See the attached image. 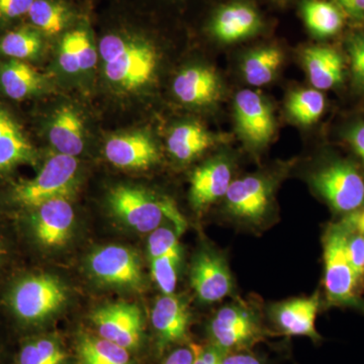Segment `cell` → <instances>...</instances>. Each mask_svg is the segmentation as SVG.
Listing matches in <instances>:
<instances>
[{
  "label": "cell",
  "instance_id": "cell-1",
  "mask_svg": "<svg viewBox=\"0 0 364 364\" xmlns=\"http://www.w3.org/2000/svg\"><path fill=\"white\" fill-rule=\"evenodd\" d=\"M98 55L107 82L123 92L143 90L156 75V48L136 33H107L100 40Z\"/></svg>",
  "mask_w": 364,
  "mask_h": 364
},
{
  "label": "cell",
  "instance_id": "cell-2",
  "mask_svg": "<svg viewBox=\"0 0 364 364\" xmlns=\"http://www.w3.org/2000/svg\"><path fill=\"white\" fill-rule=\"evenodd\" d=\"M107 205L114 217L139 233H151L164 220H168L179 235L186 229V219L171 198L141 186L121 184L112 188Z\"/></svg>",
  "mask_w": 364,
  "mask_h": 364
},
{
  "label": "cell",
  "instance_id": "cell-3",
  "mask_svg": "<svg viewBox=\"0 0 364 364\" xmlns=\"http://www.w3.org/2000/svg\"><path fill=\"white\" fill-rule=\"evenodd\" d=\"M76 157L57 154L45 162L39 173L14 186L11 196L21 207L36 208L56 198H70L77 184Z\"/></svg>",
  "mask_w": 364,
  "mask_h": 364
},
{
  "label": "cell",
  "instance_id": "cell-4",
  "mask_svg": "<svg viewBox=\"0 0 364 364\" xmlns=\"http://www.w3.org/2000/svg\"><path fill=\"white\" fill-rule=\"evenodd\" d=\"M63 284L49 274L23 277L14 286L9 304L16 317L26 323H38L51 317L65 303Z\"/></svg>",
  "mask_w": 364,
  "mask_h": 364
},
{
  "label": "cell",
  "instance_id": "cell-5",
  "mask_svg": "<svg viewBox=\"0 0 364 364\" xmlns=\"http://www.w3.org/2000/svg\"><path fill=\"white\" fill-rule=\"evenodd\" d=\"M345 223L330 228L324 244L325 289L328 301L337 305L356 303V286L358 279L352 269L346 247Z\"/></svg>",
  "mask_w": 364,
  "mask_h": 364
},
{
  "label": "cell",
  "instance_id": "cell-6",
  "mask_svg": "<svg viewBox=\"0 0 364 364\" xmlns=\"http://www.w3.org/2000/svg\"><path fill=\"white\" fill-rule=\"evenodd\" d=\"M210 343L227 353L253 346L263 337L257 316L243 306L229 305L218 311L208 325Z\"/></svg>",
  "mask_w": 364,
  "mask_h": 364
},
{
  "label": "cell",
  "instance_id": "cell-7",
  "mask_svg": "<svg viewBox=\"0 0 364 364\" xmlns=\"http://www.w3.org/2000/svg\"><path fill=\"white\" fill-rule=\"evenodd\" d=\"M88 267L93 277L107 286L139 291L144 286L140 258L130 248L109 245L91 253Z\"/></svg>",
  "mask_w": 364,
  "mask_h": 364
},
{
  "label": "cell",
  "instance_id": "cell-8",
  "mask_svg": "<svg viewBox=\"0 0 364 364\" xmlns=\"http://www.w3.org/2000/svg\"><path fill=\"white\" fill-rule=\"evenodd\" d=\"M316 191L338 212H352L364 202V181L350 163L328 165L312 176Z\"/></svg>",
  "mask_w": 364,
  "mask_h": 364
},
{
  "label": "cell",
  "instance_id": "cell-9",
  "mask_svg": "<svg viewBox=\"0 0 364 364\" xmlns=\"http://www.w3.org/2000/svg\"><path fill=\"white\" fill-rule=\"evenodd\" d=\"M90 320L100 337L127 350H136L142 343V311L135 304L121 301L100 306L91 313Z\"/></svg>",
  "mask_w": 364,
  "mask_h": 364
},
{
  "label": "cell",
  "instance_id": "cell-10",
  "mask_svg": "<svg viewBox=\"0 0 364 364\" xmlns=\"http://www.w3.org/2000/svg\"><path fill=\"white\" fill-rule=\"evenodd\" d=\"M235 121L241 138L252 147L267 145L275 132L272 107L262 95L253 90L237 93L234 102Z\"/></svg>",
  "mask_w": 364,
  "mask_h": 364
},
{
  "label": "cell",
  "instance_id": "cell-11",
  "mask_svg": "<svg viewBox=\"0 0 364 364\" xmlns=\"http://www.w3.org/2000/svg\"><path fill=\"white\" fill-rule=\"evenodd\" d=\"M191 284L202 303L214 304L233 291V279L226 261L219 254L203 250L193 259Z\"/></svg>",
  "mask_w": 364,
  "mask_h": 364
},
{
  "label": "cell",
  "instance_id": "cell-12",
  "mask_svg": "<svg viewBox=\"0 0 364 364\" xmlns=\"http://www.w3.org/2000/svg\"><path fill=\"white\" fill-rule=\"evenodd\" d=\"M33 210V231L41 245L48 248L65 245L75 223L70 198H53Z\"/></svg>",
  "mask_w": 364,
  "mask_h": 364
},
{
  "label": "cell",
  "instance_id": "cell-13",
  "mask_svg": "<svg viewBox=\"0 0 364 364\" xmlns=\"http://www.w3.org/2000/svg\"><path fill=\"white\" fill-rule=\"evenodd\" d=\"M151 322L156 335L159 353L188 338L191 313L186 301L176 294H162L155 301Z\"/></svg>",
  "mask_w": 364,
  "mask_h": 364
},
{
  "label": "cell",
  "instance_id": "cell-14",
  "mask_svg": "<svg viewBox=\"0 0 364 364\" xmlns=\"http://www.w3.org/2000/svg\"><path fill=\"white\" fill-rule=\"evenodd\" d=\"M105 155L114 166L122 169H146L159 161V151L151 136L131 132L111 136Z\"/></svg>",
  "mask_w": 364,
  "mask_h": 364
},
{
  "label": "cell",
  "instance_id": "cell-15",
  "mask_svg": "<svg viewBox=\"0 0 364 364\" xmlns=\"http://www.w3.org/2000/svg\"><path fill=\"white\" fill-rule=\"evenodd\" d=\"M225 196L231 214L247 221L257 222L267 214L272 188L262 177L251 176L232 181Z\"/></svg>",
  "mask_w": 364,
  "mask_h": 364
},
{
  "label": "cell",
  "instance_id": "cell-16",
  "mask_svg": "<svg viewBox=\"0 0 364 364\" xmlns=\"http://www.w3.org/2000/svg\"><path fill=\"white\" fill-rule=\"evenodd\" d=\"M231 177V165L226 158H214L196 168L191 176L189 191V200L193 208L205 210L226 196Z\"/></svg>",
  "mask_w": 364,
  "mask_h": 364
},
{
  "label": "cell",
  "instance_id": "cell-17",
  "mask_svg": "<svg viewBox=\"0 0 364 364\" xmlns=\"http://www.w3.org/2000/svg\"><path fill=\"white\" fill-rule=\"evenodd\" d=\"M173 92L182 104L207 107L221 98L222 83L214 69L191 66L181 71L174 79Z\"/></svg>",
  "mask_w": 364,
  "mask_h": 364
},
{
  "label": "cell",
  "instance_id": "cell-18",
  "mask_svg": "<svg viewBox=\"0 0 364 364\" xmlns=\"http://www.w3.org/2000/svg\"><path fill=\"white\" fill-rule=\"evenodd\" d=\"M318 305V293L310 298L284 301L273 308V322L279 331L287 336L308 337L314 342L320 341V334L316 329Z\"/></svg>",
  "mask_w": 364,
  "mask_h": 364
},
{
  "label": "cell",
  "instance_id": "cell-19",
  "mask_svg": "<svg viewBox=\"0 0 364 364\" xmlns=\"http://www.w3.org/2000/svg\"><path fill=\"white\" fill-rule=\"evenodd\" d=\"M262 21L253 6L233 2L221 7L210 23V32L220 42L235 43L247 39L260 30Z\"/></svg>",
  "mask_w": 364,
  "mask_h": 364
},
{
  "label": "cell",
  "instance_id": "cell-20",
  "mask_svg": "<svg viewBox=\"0 0 364 364\" xmlns=\"http://www.w3.org/2000/svg\"><path fill=\"white\" fill-rule=\"evenodd\" d=\"M48 135L60 154L76 157L85 149V122L73 105H63L54 112Z\"/></svg>",
  "mask_w": 364,
  "mask_h": 364
},
{
  "label": "cell",
  "instance_id": "cell-21",
  "mask_svg": "<svg viewBox=\"0 0 364 364\" xmlns=\"http://www.w3.org/2000/svg\"><path fill=\"white\" fill-rule=\"evenodd\" d=\"M36 152L23 128L6 107L0 105V172L21 164H32Z\"/></svg>",
  "mask_w": 364,
  "mask_h": 364
},
{
  "label": "cell",
  "instance_id": "cell-22",
  "mask_svg": "<svg viewBox=\"0 0 364 364\" xmlns=\"http://www.w3.org/2000/svg\"><path fill=\"white\" fill-rule=\"evenodd\" d=\"M303 63L309 79L317 90H330L343 81L344 62L336 50L313 46L303 53Z\"/></svg>",
  "mask_w": 364,
  "mask_h": 364
},
{
  "label": "cell",
  "instance_id": "cell-23",
  "mask_svg": "<svg viewBox=\"0 0 364 364\" xmlns=\"http://www.w3.org/2000/svg\"><path fill=\"white\" fill-rule=\"evenodd\" d=\"M97 56L92 38L85 28L69 31L60 41L59 65L67 74L90 71L97 64Z\"/></svg>",
  "mask_w": 364,
  "mask_h": 364
},
{
  "label": "cell",
  "instance_id": "cell-24",
  "mask_svg": "<svg viewBox=\"0 0 364 364\" xmlns=\"http://www.w3.org/2000/svg\"><path fill=\"white\" fill-rule=\"evenodd\" d=\"M46 79L37 69L21 60L0 63V87L14 100H23L44 90Z\"/></svg>",
  "mask_w": 364,
  "mask_h": 364
},
{
  "label": "cell",
  "instance_id": "cell-25",
  "mask_svg": "<svg viewBox=\"0 0 364 364\" xmlns=\"http://www.w3.org/2000/svg\"><path fill=\"white\" fill-rule=\"evenodd\" d=\"M215 143L213 134L196 122L177 124L167 138L170 154L181 162H189Z\"/></svg>",
  "mask_w": 364,
  "mask_h": 364
},
{
  "label": "cell",
  "instance_id": "cell-26",
  "mask_svg": "<svg viewBox=\"0 0 364 364\" xmlns=\"http://www.w3.org/2000/svg\"><path fill=\"white\" fill-rule=\"evenodd\" d=\"M28 20L45 37L64 32L74 20V13L63 0H33L28 13Z\"/></svg>",
  "mask_w": 364,
  "mask_h": 364
},
{
  "label": "cell",
  "instance_id": "cell-27",
  "mask_svg": "<svg viewBox=\"0 0 364 364\" xmlns=\"http://www.w3.org/2000/svg\"><path fill=\"white\" fill-rule=\"evenodd\" d=\"M77 353L81 364H135L127 349L86 333L78 337Z\"/></svg>",
  "mask_w": 364,
  "mask_h": 364
},
{
  "label": "cell",
  "instance_id": "cell-28",
  "mask_svg": "<svg viewBox=\"0 0 364 364\" xmlns=\"http://www.w3.org/2000/svg\"><path fill=\"white\" fill-rule=\"evenodd\" d=\"M284 61L277 47H262L249 53L242 64L244 78L249 85L262 86L272 82Z\"/></svg>",
  "mask_w": 364,
  "mask_h": 364
},
{
  "label": "cell",
  "instance_id": "cell-29",
  "mask_svg": "<svg viewBox=\"0 0 364 364\" xmlns=\"http://www.w3.org/2000/svg\"><path fill=\"white\" fill-rule=\"evenodd\" d=\"M44 37L33 26L14 28L0 38V54L21 61L36 58L44 48Z\"/></svg>",
  "mask_w": 364,
  "mask_h": 364
},
{
  "label": "cell",
  "instance_id": "cell-30",
  "mask_svg": "<svg viewBox=\"0 0 364 364\" xmlns=\"http://www.w3.org/2000/svg\"><path fill=\"white\" fill-rule=\"evenodd\" d=\"M301 14L309 30L317 37H331L343 26V16L338 7L323 0H305Z\"/></svg>",
  "mask_w": 364,
  "mask_h": 364
},
{
  "label": "cell",
  "instance_id": "cell-31",
  "mask_svg": "<svg viewBox=\"0 0 364 364\" xmlns=\"http://www.w3.org/2000/svg\"><path fill=\"white\" fill-rule=\"evenodd\" d=\"M325 97L317 90L294 91L287 102V109L294 121L301 124L316 123L325 111Z\"/></svg>",
  "mask_w": 364,
  "mask_h": 364
},
{
  "label": "cell",
  "instance_id": "cell-32",
  "mask_svg": "<svg viewBox=\"0 0 364 364\" xmlns=\"http://www.w3.org/2000/svg\"><path fill=\"white\" fill-rule=\"evenodd\" d=\"M66 353L58 340L41 337L23 345L18 364H65Z\"/></svg>",
  "mask_w": 364,
  "mask_h": 364
},
{
  "label": "cell",
  "instance_id": "cell-33",
  "mask_svg": "<svg viewBox=\"0 0 364 364\" xmlns=\"http://www.w3.org/2000/svg\"><path fill=\"white\" fill-rule=\"evenodd\" d=\"M181 262V246L150 261L151 274L163 294H173Z\"/></svg>",
  "mask_w": 364,
  "mask_h": 364
},
{
  "label": "cell",
  "instance_id": "cell-34",
  "mask_svg": "<svg viewBox=\"0 0 364 364\" xmlns=\"http://www.w3.org/2000/svg\"><path fill=\"white\" fill-rule=\"evenodd\" d=\"M344 223L346 227L345 247L347 257L356 277L359 279L364 274V234L356 226L352 217Z\"/></svg>",
  "mask_w": 364,
  "mask_h": 364
},
{
  "label": "cell",
  "instance_id": "cell-35",
  "mask_svg": "<svg viewBox=\"0 0 364 364\" xmlns=\"http://www.w3.org/2000/svg\"><path fill=\"white\" fill-rule=\"evenodd\" d=\"M178 232L171 228L159 227L151 232L148 239V256L152 261L181 246Z\"/></svg>",
  "mask_w": 364,
  "mask_h": 364
},
{
  "label": "cell",
  "instance_id": "cell-36",
  "mask_svg": "<svg viewBox=\"0 0 364 364\" xmlns=\"http://www.w3.org/2000/svg\"><path fill=\"white\" fill-rule=\"evenodd\" d=\"M348 52L354 82L364 90V33L354 35L349 39Z\"/></svg>",
  "mask_w": 364,
  "mask_h": 364
},
{
  "label": "cell",
  "instance_id": "cell-37",
  "mask_svg": "<svg viewBox=\"0 0 364 364\" xmlns=\"http://www.w3.org/2000/svg\"><path fill=\"white\" fill-rule=\"evenodd\" d=\"M33 0H0V23L18 20L28 16Z\"/></svg>",
  "mask_w": 364,
  "mask_h": 364
},
{
  "label": "cell",
  "instance_id": "cell-38",
  "mask_svg": "<svg viewBox=\"0 0 364 364\" xmlns=\"http://www.w3.org/2000/svg\"><path fill=\"white\" fill-rule=\"evenodd\" d=\"M196 356L193 364H223L227 352L222 350L214 344H208L207 346L193 344Z\"/></svg>",
  "mask_w": 364,
  "mask_h": 364
},
{
  "label": "cell",
  "instance_id": "cell-39",
  "mask_svg": "<svg viewBox=\"0 0 364 364\" xmlns=\"http://www.w3.org/2000/svg\"><path fill=\"white\" fill-rule=\"evenodd\" d=\"M196 351L193 344L188 347H179L165 358L162 364H193Z\"/></svg>",
  "mask_w": 364,
  "mask_h": 364
},
{
  "label": "cell",
  "instance_id": "cell-40",
  "mask_svg": "<svg viewBox=\"0 0 364 364\" xmlns=\"http://www.w3.org/2000/svg\"><path fill=\"white\" fill-rule=\"evenodd\" d=\"M348 140L364 163V123L352 127Z\"/></svg>",
  "mask_w": 364,
  "mask_h": 364
},
{
  "label": "cell",
  "instance_id": "cell-41",
  "mask_svg": "<svg viewBox=\"0 0 364 364\" xmlns=\"http://www.w3.org/2000/svg\"><path fill=\"white\" fill-rule=\"evenodd\" d=\"M223 364H263L257 356L247 352H232L225 356Z\"/></svg>",
  "mask_w": 364,
  "mask_h": 364
},
{
  "label": "cell",
  "instance_id": "cell-42",
  "mask_svg": "<svg viewBox=\"0 0 364 364\" xmlns=\"http://www.w3.org/2000/svg\"><path fill=\"white\" fill-rule=\"evenodd\" d=\"M337 4L354 18L364 16V0H336Z\"/></svg>",
  "mask_w": 364,
  "mask_h": 364
},
{
  "label": "cell",
  "instance_id": "cell-43",
  "mask_svg": "<svg viewBox=\"0 0 364 364\" xmlns=\"http://www.w3.org/2000/svg\"><path fill=\"white\" fill-rule=\"evenodd\" d=\"M351 217L352 219H353L354 223H355L356 226H358V229L364 234V213H361V214L358 215H351Z\"/></svg>",
  "mask_w": 364,
  "mask_h": 364
},
{
  "label": "cell",
  "instance_id": "cell-44",
  "mask_svg": "<svg viewBox=\"0 0 364 364\" xmlns=\"http://www.w3.org/2000/svg\"><path fill=\"white\" fill-rule=\"evenodd\" d=\"M1 255H2V250H1V248H0V259H1Z\"/></svg>",
  "mask_w": 364,
  "mask_h": 364
}]
</instances>
